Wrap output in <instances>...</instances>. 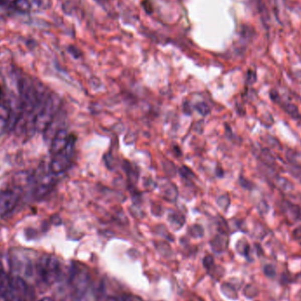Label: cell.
I'll use <instances>...</instances> for the list:
<instances>
[{"label": "cell", "instance_id": "6da1fadb", "mask_svg": "<svg viewBox=\"0 0 301 301\" xmlns=\"http://www.w3.org/2000/svg\"><path fill=\"white\" fill-rule=\"evenodd\" d=\"M61 102L56 94L50 93L44 99L34 118V128L36 131H45L57 117Z\"/></svg>", "mask_w": 301, "mask_h": 301}, {"label": "cell", "instance_id": "7a4b0ae2", "mask_svg": "<svg viewBox=\"0 0 301 301\" xmlns=\"http://www.w3.org/2000/svg\"><path fill=\"white\" fill-rule=\"evenodd\" d=\"M36 270L39 281L50 286L60 276V262L55 255H43L37 262Z\"/></svg>", "mask_w": 301, "mask_h": 301}, {"label": "cell", "instance_id": "3957f363", "mask_svg": "<svg viewBox=\"0 0 301 301\" xmlns=\"http://www.w3.org/2000/svg\"><path fill=\"white\" fill-rule=\"evenodd\" d=\"M75 143L76 137L74 135L71 134L66 147L63 151H61L60 153L52 156L50 163V171L51 174L57 175L67 170L73 158Z\"/></svg>", "mask_w": 301, "mask_h": 301}, {"label": "cell", "instance_id": "277c9868", "mask_svg": "<svg viewBox=\"0 0 301 301\" xmlns=\"http://www.w3.org/2000/svg\"><path fill=\"white\" fill-rule=\"evenodd\" d=\"M20 199L17 192L11 189L0 191V217H4L12 213L17 206Z\"/></svg>", "mask_w": 301, "mask_h": 301}, {"label": "cell", "instance_id": "5b68a950", "mask_svg": "<svg viewBox=\"0 0 301 301\" xmlns=\"http://www.w3.org/2000/svg\"><path fill=\"white\" fill-rule=\"evenodd\" d=\"M71 134L68 133L67 130L61 129L55 134L50 145V153L53 156L57 153H60L67 145Z\"/></svg>", "mask_w": 301, "mask_h": 301}, {"label": "cell", "instance_id": "8992f818", "mask_svg": "<svg viewBox=\"0 0 301 301\" xmlns=\"http://www.w3.org/2000/svg\"><path fill=\"white\" fill-rule=\"evenodd\" d=\"M0 299L11 301V277L0 264Z\"/></svg>", "mask_w": 301, "mask_h": 301}, {"label": "cell", "instance_id": "52a82bcc", "mask_svg": "<svg viewBox=\"0 0 301 301\" xmlns=\"http://www.w3.org/2000/svg\"><path fill=\"white\" fill-rule=\"evenodd\" d=\"M15 8L22 13H29L32 7L29 0H17L15 2Z\"/></svg>", "mask_w": 301, "mask_h": 301}, {"label": "cell", "instance_id": "ba28073f", "mask_svg": "<svg viewBox=\"0 0 301 301\" xmlns=\"http://www.w3.org/2000/svg\"><path fill=\"white\" fill-rule=\"evenodd\" d=\"M237 250L241 255H245L248 257L249 251H250V247L249 244L246 241H240L238 242Z\"/></svg>", "mask_w": 301, "mask_h": 301}, {"label": "cell", "instance_id": "9c48e42d", "mask_svg": "<svg viewBox=\"0 0 301 301\" xmlns=\"http://www.w3.org/2000/svg\"><path fill=\"white\" fill-rule=\"evenodd\" d=\"M263 272L268 277H274L276 276V268L272 264H267L263 268Z\"/></svg>", "mask_w": 301, "mask_h": 301}, {"label": "cell", "instance_id": "30bf717a", "mask_svg": "<svg viewBox=\"0 0 301 301\" xmlns=\"http://www.w3.org/2000/svg\"><path fill=\"white\" fill-rule=\"evenodd\" d=\"M195 109H196V110L198 111L199 113L203 115V116H206L207 114L210 113V108L207 104H206V103H199V104H197V105L195 106Z\"/></svg>", "mask_w": 301, "mask_h": 301}, {"label": "cell", "instance_id": "8fae6325", "mask_svg": "<svg viewBox=\"0 0 301 301\" xmlns=\"http://www.w3.org/2000/svg\"><path fill=\"white\" fill-rule=\"evenodd\" d=\"M189 232L192 236H194V237H201L204 234V230H203L202 227H200V226L192 227Z\"/></svg>", "mask_w": 301, "mask_h": 301}, {"label": "cell", "instance_id": "7c38bea8", "mask_svg": "<svg viewBox=\"0 0 301 301\" xmlns=\"http://www.w3.org/2000/svg\"><path fill=\"white\" fill-rule=\"evenodd\" d=\"M17 0H0V3L4 6H15Z\"/></svg>", "mask_w": 301, "mask_h": 301}, {"label": "cell", "instance_id": "4fadbf2b", "mask_svg": "<svg viewBox=\"0 0 301 301\" xmlns=\"http://www.w3.org/2000/svg\"><path fill=\"white\" fill-rule=\"evenodd\" d=\"M4 102V92H3V88L0 85V106L2 105V103Z\"/></svg>", "mask_w": 301, "mask_h": 301}, {"label": "cell", "instance_id": "5bb4252c", "mask_svg": "<svg viewBox=\"0 0 301 301\" xmlns=\"http://www.w3.org/2000/svg\"><path fill=\"white\" fill-rule=\"evenodd\" d=\"M39 301H54V299L50 297H44L43 298H41Z\"/></svg>", "mask_w": 301, "mask_h": 301}]
</instances>
